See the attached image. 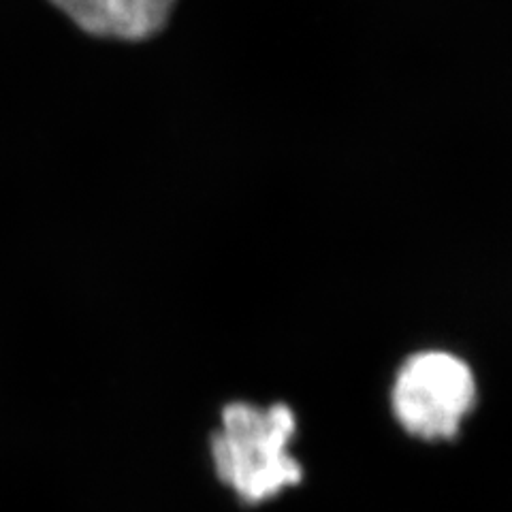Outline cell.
Wrapping results in <instances>:
<instances>
[{
    "mask_svg": "<svg viewBox=\"0 0 512 512\" xmlns=\"http://www.w3.org/2000/svg\"><path fill=\"white\" fill-rule=\"evenodd\" d=\"M92 37L146 41L163 30L178 0H50Z\"/></svg>",
    "mask_w": 512,
    "mask_h": 512,
    "instance_id": "3957f363",
    "label": "cell"
},
{
    "mask_svg": "<svg viewBox=\"0 0 512 512\" xmlns=\"http://www.w3.org/2000/svg\"><path fill=\"white\" fill-rule=\"evenodd\" d=\"M295 438L291 406L231 402L220 410L210 438L214 472L244 506H263L303 480V466L293 453Z\"/></svg>",
    "mask_w": 512,
    "mask_h": 512,
    "instance_id": "6da1fadb",
    "label": "cell"
},
{
    "mask_svg": "<svg viewBox=\"0 0 512 512\" xmlns=\"http://www.w3.org/2000/svg\"><path fill=\"white\" fill-rule=\"evenodd\" d=\"M478 402L472 367L448 350L410 355L393 378L391 410L397 425L421 442H451Z\"/></svg>",
    "mask_w": 512,
    "mask_h": 512,
    "instance_id": "7a4b0ae2",
    "label": "cell"
}]
</instances>
